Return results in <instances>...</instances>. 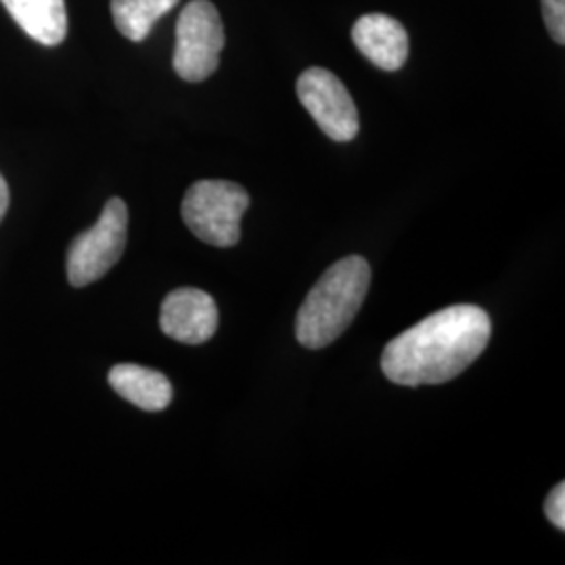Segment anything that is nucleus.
I'll return each mask as SVG.
<instances>
[{
  "label": "nucleus",
  "mask_w": 565,
  "mask_h": 565,
  "mask_svg": "<svg viewBox=\"0 0 565 565\" xmlns=\"http://www.w3.org/2000/svg\"><path fill=\"white\" fill-rule=\"evenodd\" d=\"M490 333V317L482 308L448 306L387 343L382 371L390 382L408 387L446 384L478 361Z\"/></svg>",
  "instance_id": "nucleus-1"
},
{
  "label": "nucleus",
  "mask_w": 565,
  "mask_h": 565,
  "mask_svg": "<svg viewBox=\"0 0 565 565\" xmlns=\"http://www.w3.org/2000/svg\"><path fill=\"white\" fill-rule=\"evenodd\" d=\"M369 285L371 266L361 256H348L327 268L298 312V342L310 350L335 342L359 315Z\"/></svg>",
  "instance_id": "nucleus-2"
},
{
  "label": "nucleus",
  "mask_w": 565,
  "mask_h": 565,
  "mask_svg": "<svg viewBox=\"0 0 565 565\" xmlns=\"http://www.w3.org/2000/svg\"><path fill=\"white\" fill-rule=\"evenodd\" d=\"M249 195L242 184L200 181L189 186L182 200V221L207 245L233 247L242 239V218Z\"/></svg>",
  "instance_id": "nucleus-3"
},
{
  "label": "nucleus",
  "mask_w": 565,
  "mask_h": 565,
  "mask_svg": "<svg viewBox=\"0 0 565 565\" xmlns=\"http://www.w3.org/2000/svg\"><path fill=\"white\" fill-rule=\"evenodd\" d=\"M128 237V207L120 198L105 203L102 218L78 235L67 252V281L84 287L103 279L120 263Z\"/></svg>",
  "instance_id": "nucleus-4"
},
{
  "label": "nucleus",
  "mask_w": 565,
  "mask_h": 565,
  "mask_svg": "<svg viewBox=\"0 0 565 565\" xmlns=\"http://www.w3.org/2000/svg\"><path fill=\"white\" fill-rule=\"evenodd\" d=\"M224 49V25L210 0H191L177 21L174 72L182 81L202 82L218 70Z\"/></svg>",
  "instance_id": "nucleus-5"
},
{
  "label": "nucleus",
  "mask_w": 565,
  "mask_h": 565,
  "mask_svg": "<svg viewBox=\"0 0 565 565\" xmlns=\"http://www.w3.org/2000/svg\"><path fill=\"white\" fill-rule=\"evenodd\" d=\"M298 97L329 139L348 142L359 135V109L343 82L324 67H310L298 78Z\"/></svg>",
  "instance_id": "nucleus-6"
},
{
  "label": "nucleus",
  "mask_w": 565,
  "mask_h": 565,
  "mask_svg": "<svg viewBox=\"0 0 565 565\" xmlns=\"http://www.w3.org/2000/svg\"><path fill=\"white\" fill-rule=\"evenodd\" d=\"M160 327L174 342H207L218 329V306L210 294L195 287H181L166 296L160 312Z\"/></svg>",
  "instance_id": "nucleus-7"
},
{
  "label": "nucleus",
  "mask_w": 565,
  "mask_h": 565,
  "mask_svg": "<svg viewBox=\"0 0 565 565\" xmlns=\"http://www.w3.org/2000/svg\"><path fill=\"white\" fill-rule=\"evenodd\" d=\"M352 41L380 70L396 72L408 60V34L403 23L384 13H366L352 28Z\"/></svg>",
  "instance_id": "nucleus-8"
},
{
  "label": "nucleus",
  "mask_w": 565,
  "mask_h": 565,
  "mask_svg": "<svg viewBox=\"0 0 565 565\" xmlns=\"http://www.w3.org/2000/svg\"><path fill=\"white\" fill-rule=\"evenodd\" d=\"M109 385L124 401L151 413L163 411L174 396L172 384L163 373L141 364H116L109 371Z\"/></svg>",
  "instance_id": "nucleus-9"
},
{
  "label": "nucleus",
  "mask_w": 565,
  "mask_h": 565,
  "mask_svg": "<svg viewBox=\"0 0 565 565\" xmlns=\"http://www.w3.org/2000/svg\"><path fill=\"white\" fill-rule=\"evenodd\" d=\"M21 30L44 46H57L67 34L63 0H0Z\"/></svg>",
  "instance_id": "nucleus-10"
},
{
  "label": "nucleus",
  "mask_w": 565,
  "mask_h": 565,
  "mask_svg": "<svg viewBox=\"0 0 565 565\" xmlns=\"http://www.w3.org/2000/svg\"><path fill=\"white\" fill-rule=\"evenodd\" d=\"M177 4L179 0H111V15L121 36L141 42Z\"/></svg>",
  "instance_id": "nucleus-11"
},
{
  "label": "nucleus",
  "mask_w": 565,
  "mask_h": 565,
  "mask_svg": "<svg viewBox=\"0 0 565 565\" xmlns=\"http://www.w3.org/2000/svg\"><path fill=\"white\" fill-rule=\"evenodd\" d=\"M543 18L551 39L557 44H565V0H541Z\"/></svg>",
  "instance_id": "nucleus-12"
},
{
  "label": "nucleus",
  "mask_w": 565,
  "mask_h": 565,
  "mask_svg": "<svg viewBox=\"0 0 565 565\" xmlns=\"http://www.w3.org/2000/svg\"><path fill=\"white\" fill-rule=\"evenodd\" d=\"M546 518L557 530H565V486H555L545 503Z\"/></svg>",
  "instance_id": "nucleus-13"
},
{
  "label": "nucleus",
  "mask_w": 565,
  "mask_h": 565,
  "mask_svg": "<svg viewBox=\"0 0 565 565\" xmlns=\"http://www.w3.org/2000/svg\"><path fill=\"white\" fill-rule=\"evenodd\" d=\"M9 200H11V195H9V184L4 181V177L0 174V223H2V218H4V214H7V210H9Z\"/></svg>",
  "instance_id": "nucleus-14"
}]
</instances>
